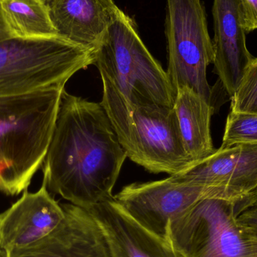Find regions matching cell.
I'll list each match as a JSON object with an SVG mask.
<instances>
[{
  "label": "cell",
  "mask_w": 257,
  "mask_h": 257,
  "mask_svg": "<svg viewBox=\"0 0 257 257\" xmlns=\"http://www.w3.org/2000/svg\"><path fill=\"white\" fill-rule=\"evenodd\" d=\"M102 104L63 90L43 162V182L52 193L88 209L114 197L126 158Z\"/></svg>",
  "instance_id": "1"
},
{
  "label": "cell",
  "mask_w": 257,
  "mask_h": 257,
  "mask_svg": "<svg viewBox=\"0 0 257 257\" xmlns=\"http://www.w3.org/2000/svg\"><path fill=\"white\" fill-rule=\"evenodd\" d=\"M64 89L0 96V191H26L43 165Z\"/></svg>",
  "instance_id": "2"
},
{
  "label": "cell",
  "mask_w": 257,
  "mask_h": 257,
  "mask_svg": "<svg viewBox=\"0 0 257 257\" xmlns=\"http://www.w3.org/2000/svg\"><path fill=\"white\" fill-rule=\"evenodd\" d=\"M105 108L126 157L153 173L178 175L194 162L186 152L175 108L130 104L102 78Z\"/></svg>",
  "instance_id": "3"
},
{
  "label": "cell",
  "mask_w": 257,
  "mask_h": 257,
  "mask_svg": "<svg viewBox=\"0 0 257 257\" xmlns=\"http://www.w3.org/2000/svg\"><path fill=\"white\" fill-rule=\"evenodd\" d=\"M93 65L132 105L175 108L176 91L167 73L123 11L95 50Z\"/></svg>",
  "instance_id": "4"
},
{
  "label": "cell",
  "mask_w": 257,
  "mask_h": 257,
  "mask_svg": "<svg viewBox=\"0 0 257 257\" xmlns=\"http://www.w3.org/2000/svg\"><path fill=\"white\" fill-rule=\"evenodd\" d=\"M94 62V51L62 36L0 41V96L65 87Z\"/></svg>",
  "instance_id": "5"
},
{
  "label": "cell",
  "mask_w": 257,
  "mask_h": 257,
  "mask_svg": "<svg viewBox=\"0 0 257 257\" xmlns=\"http://www.w3.org/2000/svg\"><path fill=\"white\" fill-rule=\"evenodd\" d=\"M167 241L182 257H257V232L235 214V202L205 198L169 223Z\"/></svg>",
  "instance_id": "6"
},
{
  "label": "cell",
  "mask_w": 257,
  "mask_h": 257,
  "mask_svg": "<svg viewBox=\"0 0 257 257\" xmlns=\"http://www.w3.org/2000/svg\"><path fill=\"white\" fill-rule=\"evenodd\" d=\"M165 35L166 73L175 91L188 87L213 105L207 69L214 63V46L202 0H166Z\"/></svg>",
  "instance_id": "7"
},
{
  "label": "cell",
  "mask_w": 257,
  "mask_h": 257,
  "mask_svg": "<svg viewBox=\"0 0 257 257\" xmlns=\"http://www.w3.org/2000/svg\"><path fill=\"white\" fill-rule=\"evenodd\" d=\"M116 202L145 229L167 240L169 223L205 198H221L218 189L178 182L170 178L133 183L114 196Z\"/></svg>",
  "instance_id": "8"
},
{
  "label": "cell",
  "mask_w": 257,
  "mask_h": 257,
  "mask_svg": "<svg viewBox=\"0 0 257 257\" xmlns=\"http://www.w3.org/2000/svg\"><path fill=\"white\" fill-rule=\"evenodd\" d=\"M169 178L214 187L220 190L222 199L237 202L257 189V145L220 147L209 157Z\"/></svg>",
  "instance_id": "9"
},
{
  "label": "cell",
  "mask_w": 257,
  "mask_h": 257,
  "mask_svg": "<svg viewBox=\"0 0 257 257\" xmlns=\"http://www.w3.org/2000/svg\"><path fill=\"white\" fill-rule=\"evenodd\" d=\"M65 217L40 241L25 248L0 251V257H110L103 233L87 210L62 205Z\"/></svg>",
  "instance_id": "10"
},
{
  "label": "cell",
  "mask_w": 257,
  "mask_h": 257,
  "mask_svg": "<svg viewBox=\"0 0 257 257\" xmlns=\"http://www.w3.org/2000/svg\"><path fill=\"white\" fill-rule=\"evenodd\" d=\"M65 217L63 206L51 196L46 184L35 193L24 191L0 214V251L25 248L49 235Z\"/></svg>",
  "instance_id": "11"
},
{
  "label": "cell",
  "mask_w": 257,
  "mask_h": 257,
  "mask_svg": "<svg viewBox=\"0 0 257 257\" xmlns=\"http://www.w3.org/2000/svg\"><path fill=\"white\" fill-rule=\"evenodd\" d=\"M86 210L100 227L110 257H182L167 240L132 218L114 197Z\"/></svg>",
  "instance_id": "12"
},
{
  "label": "cell",
  "mask_w": 257,
  "mask_h": 257,
  "mask_svg": "<svg viewBox=\"0 0 257 257\" xmlns=\"http://www.w3.org/2000/svg\"><path fill=\"white\" fill-rule=\"evenodd\" d=\"M212 15L214 72L231 98L254 57L247 49L238 0H214Z\"/></svg>",
  "instance_id": "13"
},
{
  "label": "cell",
  "mask_w": 257,
  "mask_h": 257,
  "mask_svg": "<svg viewBox=\"0 0 257 257\" xmlns=\"http://www.w3.org/2000/svg\"><path fill=\"white\" fill-rule=\"evenodd\" d=\"M48 7L59 36L93 51L122 11L113 0H53Z\"/></svg>",
  "instance_id": "14"
},
{
  "label": "cell",
  "mask_w": 257,
  "mask_h": 257,
  "mask_svg": "<svg viewBox=\"0 0 257 257\" xmlns=\"http://www.w3.org/2000/svg\"><path fill=\"white\" fill-rule=\"evenodd\" d=\"M175 109L186 152L195 163L209 157L215 151L211 134L214 105L192 89L181 87Z\"/></svg>",
  "instance_id": "15"
},
{
  "label": "cell",
  "mask_w": 257,
  "mask_h": 257,
  "mask_svg": "<svg viewBox=\"0 0 257 257\" xmlns=\"http://www.w3.org/2000/svg\"><path fill=\"white\" fill-rule=\"evenodd\" d=\"M0 6L14 37L34 39L58 35L49 7L42 0H0Z\"/></svg>",
  "instance_id": "16"
},
{
  "label": "cell",
  "mask_w": 257,
  "mask_h": 257,
  "mask_svg": "<svg viewBox=\"0 0 257 257\" xmlns=\"http://www.w3.org/2000/svg\"><path fill=\"white\" fill-rule=\"evenodd\" d=\"M257 145V114L230 111L225 126L222 148Z\"/></svg>",
  "instance_id": "17"
},
{
  "label": "cell",
  "mask_w": 257,
  "mask_h": 257,
  "mask_svg": "<svg viewBox=\"0 0 257 257\" xmlns=\"http://www.w3.org/2000/svg\"><path fill=\"white\" fill-rule=\"evenodd\" d=\"M231 99V111L257 114V58L244 72Z\"/></svg>",
  "instance_id": "18"
},
{
  "label": "cell",
  "mask_w": 257,
  "mask_h": 257,
  "mask_svg": "<svg viewBox=\"0 0 257 257\" xmlns=\"http://www.w3.org/2000/svg\"><path fill=\"white\" fill-rule=\"evenodd\" d=\"M241 24L246 33L257 30V0H238Z\"/></svg>",
  "instance_id": "19"
},
{
  "label": "cell",
  "mask_w": 257,
  "mask_h": 257,
  "mask_svg": "<svg viewBox=\"0 0 257 257\" xmlns=\"http://www.w3.org/2000/svg\"><path fill=\"white\" fill-rule=\"evenodd\" d=\"M249 207H257V189L243 199L235 202V212Z\"/></svg>",
  "instance_id": "20"
},
{
  "label": "cell",
  "mask_w": 257,
  "mask_h": 257,
  "mask_svg": "<svg viewBox=\"0 0 257 257\" xmlns=\"http://www.w3.org/2000/svg\"><path fill=\"white\" fill-rule=\"evenodd\" d=\"M12 33L5 21L4 17L2 12L1 6H0V41L12 37Z\"/></svg>",
  "instance_id": "21"
},
{
  "label": "cell",
  "mask_w": 257,
  "mask_h": 257,
  "mask_svg": "<svg viewBox=\"0 0 257 257\" xmlns=\"http://www.w3.org/2000/svg\"><path fill=\"white\" fill-rule=\"evenodd\" d=\"M42 2H44V3H45V4L48 5V6H49L50 3H51V2L53 1V0H42Z\"/></svg>",
  "instance_id": "22"
}]
</instances>
